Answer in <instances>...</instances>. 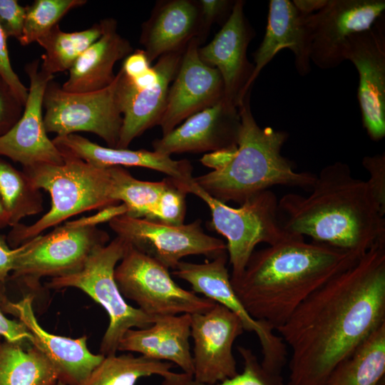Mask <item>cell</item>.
Returning <instances> with one entry per match:
<instances>
[{
  "mask_svg": "<svg viewBox=\"0 0 385 385\" xmlns=\"http://www.w3.org/2000/svg\"><path fill=\"white\" fill-rule=\"evenodd\" d=\"M58 381L53 365L38 347L0 337V385H56Z\"/></svg>",
  "mask_w": 385,
  "mask_h": 385,
  "instance_id": "obj_27",
  "label": "cell"
},
{
  "mask_svg": "<svg viewBox=\"0 0 385 385\" xmlns=\"http://www.w3.org/2000/svg\"><path fill=\"white\" fill-rule=\"evenodd\" d=\"M378 385H384V381H383V382L381 381L380 383L378 384Z\"/></svg>",
  "mask_w": 385,
  "mask_h": 385,
  "instance_id": "obj_47",
  "label": "cell"
},
{
  "mask_svg": "<svg viewBox=\"0 0 385 385\" xmlns=\"http://www.w3.org/2000/svg\"><path fill=\"white\" fill-rule=\"evenodd\" d=\"M26 18V6L16 0H0V27L6 38L22 37Z\"/></svg>",
  "mask_w": 385,
  "mask_h": 385,
  "instance_id": "obj_36",
  "label": "cell"
},
{
  "mask_svg": "<svg viewBox=\"0 0 385 385\" xmlns=\"http://www.w3.org/2000/svg\"><path fill=\"white\" fill-rule=\"evenodd\" d=\"M126 212L125 205L120 202L101 209L95 215L82 217L73 221H67L66 223L75 227H97L98 224L109 222L113 218L125 215Z\"/></svg>",
  "mask_w": 385,
  "mask_h": 385,
  "instance_id": "obj_42",
  "label": "cell"
},
{
  "mask_svg": "<svg viewBox=\"0 0 385 385\" xmlns=\"http://www.w3.org/2000/svg\"><path fill=\"white\" fill-rule=\"evenodd\" d=\"M26 246V243H24L16 248H11L6 235L0 234V292H5V283L9 273L13 271L16 259Z\"/></svg>",
  "mask_w": 385,
  "mask_h": 385,
  "instance_id": "obj_41",
  "label": "cell"
},
{
  "mask_svg": "<svg viewBox=\"0 0 385 385\" xmlns=\"http://www.w3.org/2000/svg\"><path fill=\"white\" fill-rule=\"evenodd\" d=\"M344 59L359 74L358 101L362 122L370 138L385 136V19L381 16L368 29L351 36Z\"/></svg>",
  "mask_w": 385,
  "mask_h": 385,
  "instance_id": "obj_14",
  "label": "cell"
},
{
  "mask_svg": "<svg viewBox=\"0 0 385 385\" xmlns=\"http://www.w3.org/2000/svg\"><path fill=\"white\" fill-rule=\"evenodd\" d=\"M251 91L240 102L237 148L220 168L193 178L194 183L216 200L241 205L248 198L274 185L312 188L316 175L297 172L281 153L288 133L260 127L250 107Z\"/></svg>",
  "mask_w": 385,
  "mask_h": 385,
  "instance_id": "obj_4",
  "label": "cell"
},
{
  "mask_svg": "<svg viewBox=\"0 0 385 385\" xmlns=\"http://www.w3.org/2000/svg\"><path fill=\"white\" fill-rule=\"evenodd\" d=\"M244 4L242 0L235 1L221 29L208 44L198 50L200 58L220 72L224 84V101L237 108L251 91L247 90V86L254 71V64L247 56L254 32L244 14Z\"/></svg>",
  "mask_w": 385,
  "mask_h": 385,
  "instance_id": "obj_19",
  "label": "cell"
},
{
  "mask_svg": "<svg viewBox=\"0 0 385 385\" xmlns=\"http://www.w3.org/2000/svg\"><path fill=\"white\" fill-rule=\"evenodd\" d=\"M101 37L77 58L61 88L68 93H86L103 89L115 78V63L133 52L130 43L117 31L116 20L100 21Z\"/></svg>",
  "mask_w": 385,
  "mask_h": 385,
  "instance_id": "obj_26",
  "label": "cell"
},
{
  "mask_svg": "<svg viewBox=\"0 0 385 385\" xmlns=\"http://www.w3.org/2000/svg\"><path fill=\"white\" fill-rule=\"evenodd\" d=\"M200 11L198 2L162 1L142 25L140 42L150 63L161 56L185 48L198 38Z\"/></svg>",
  "mask_w": 385,
  "mask_h": 385,
  "instance_id": "obj_25",
  "label": "cell"
},
{
  "mask_svg": "<svg viewBox=\"0 0 385 385\" xmlns=\"http://www.w3.org/2000/svg\"><path fill=\"white\" fill-rule=\"evenodd\" d=\"M238 108L224 99L195 113L178 127L153 142V150L171 156L184 153L215 152L237 147Z\"/></svg>",
  "mask_w": 385,
  "mask_h": 385,
  "instance_id": "obj_21",
  "label": "cell"
},
{
  "mask_svg": "<svg viewBox=\"0 0 385 385\" xmlns=\"http://www.w3.org/2000/svg\"><path fill=\"white\" fill-rule=\"evenodd\" d=\"M103 33L100 22L90 28L74 32H65L58 24L36 42L45 50L41 56L40 70L47 75L69 71L77 58Z\"/></svg>",
  "mask_w": 385,
  "mask_h": 385,
  "instance_id": "obj_30",
  "label": "cell"
},
{
  "mask_svg": "<svg viewBox=\"0 0 385 385\" xmlns=\"http://www.w3.org/2000/svg\"><path fill=\"white\" fill-rule=\"evenodd\" d=\"M385 323V239L310 294L275 330L291 349L287 385H327Z\"/></svg>",
  "mask_w": 385,
  "mask_h": 385,
  "instance_id": "obj_1",
  "label": "cell"
},
{
  "mask_svg": "<svg viewBox=\"0 0 385 385\" xmlns=\"http://www.w3.org/2000/svg\"><path fill=\"white\" fill-rule=\"evenodd\" d=\"M228 257L223 253L211 261L192 263L180 261L172 274L188 282L192 291L204 295L235 314L241 320L245 331L254 332L262 349L263 369L279 382L282 383V372L287 361V346L282 339L274 333V328L263 322L254 319L237 296L227 267Z\"/></svg>",
  "mask_w": 385,
  "mask_h": 385,
  "instance_id": "obj_11",
  "label": "cell"
},
{
  "mask_svg": "<svg viewBox=\"0 0 385 385\" xmlns=\"http://www.w3.org/2000/svg\"><path fill=\"white\" fill-rule=\"evenodd\" d=\"M33 301L31 293L17 302L10 301L5 294L0 295L3 312L14 315L26 327L33 337L31 344L49 359L58 381L66 385H83L105 356L89 351L86 336L72 339L43 329L36 318Z\"/></svg>",
  "mask_w": 385,
  "mask_h": 385,
  "instance_id": "obj_20",
  "label": "cell"
},
{
  "mask_svg": "<svg viewBox=\"0 0 385 385\" xmlns=\"http://www.w3.org/2000/svg\"><path fill=\"white\" fill-rule=\"evenodd\" d=\"M234 2L227 0H201L198 1L200 11V28L197 38L200 43L205 39L211 25L227 11H231Z\"/></svg>",
  "mask_w": 385,
  "mask_h": 385,
  "instance_id": "obj_38",
  "label": "cell"
},
{
  "mask_svg": "<svg viewBox=\"0 0 385 385\" xmlns=\"http://www.w3.org/2000/svg\"><path fill=\"white\" fill-rule=\"evenodd\" d=\"M361 256L289 234L254 251L242 276L231 281L249 314L274 329L314 292Z\"/></svg>",
  "mask_w": 385,
  "mask_h": 385,
  "instance_id": "obj_2",
  "label": "cell"
},
{
  "mask_svg": "<svg viewBox=\"0 0 385 385\" xmlns=\"http://www.w3.org/2000/svg\"></svg>",
  "mask_w": 385,
  "mask_h": 385,
  "instance_id": "obj_48",
  "label": "cell"
},
{
  "mask_svg": "<svg viewBox=\"0 0 385 385\" xmlns=\"http://www.w3.org/2000/svg\"><path fill=\"white\" fill-rule=\"evenodd\" d=\"M200 43L197 37L189 41L170 86L166 106L158 123L163 135L183 120L224 98L222 76L217 69L200 58Z\"/></svg>",
  "mask_w": 385,
  "mask_h": 385,
  "instance_id": "obj_17",
  "label": "cell"
},
{
  "mask_svg": "<svg viewBox=\"0 0 385 385\" xmlns=\"http://www.w3.org/2000/svg\"><path fill=\"white\" fill-rule=\"evenodd\" d=\"M86 0H35L26 6L22 46L36 42L58 25L71 10L84 5Z\"/></svg>",
  "mask_w": 385,
  "mask_h": 385,
  "instance_id": "obj_33",
  "label": "cell"
},
{
  "mask_svg": "<svg viewBox=\"0 0 385 385\" xmlns=\"http://www.w3.org/2000/svg\"><path fill=\"white\" fill-rule=\"evenodd\" d=\"M362 165L369 174L366 180L381 207L385 210V155L384 153L363 158Z\"/></svg>",
  "mask_w": 385,
  "mask_h": 385,
  "instance_id": "obj_37",
  "label": "cell"
},
{
  "mask_svg": "<svg viewBox=\"0 0 385 385\" xmlns=\"http://www.w3.org/2000/svg\"><path fill=\"white\" fill-rule=\"evenodd\" d=\"M6 37L0 27V75L8 83L17 97L25 106L29 88H26L11 66Z\"/></svg>",
  "mask_w": 385,
  "mask_h": 385,
  "instance_id": "obj_39",
  "label": "cell"
},
{
  "mask_svg": "<svg viewBox=\"0 0 385 385\" xmlns=\"http://www.w3.org/2000/svg\"><path fill=\"white\" fill-rule=\"evenodd\" d=\"M175 365L133 354L105 356L83 385H135L142 378L160 376L166 379L174 374Z\"/></svg>",
  "mask_w": 385,
  "mask_h": 385,
  "instance_id": "obj_31",
  "label": "cell"
},
{
  "mask_svg": "<svg viewBox=\"0 0 385 385\" xmlns=\"http://www.w3.org/2000/svg\"><path fill=\"white\" fill-rule=\"evenodd\" d=\"M385 373V323L332 371L327 385H378Z\"/></svg>",
  "mask_w": 385,
  "mask_h": 385,
  "instance_id": "obj_28",
  "label": "cell"
},
{
  "mask_svg": "<svg viewBox=\"0 0 385 385\" xmlns=\"http://www.w3.org/2000/svg\"><path fill=\"white\" fill-rule=\"evenodd\" d=\"M277 212L287 233L309 236L359 256L385 239V210L366 180L354 177L342 162L323 168L307 196L284 195Z\"/></svg>",
  "mask_w": 385,
  "mask_h": 385,
  "instance_id": "obj_3",
  "label": "cell"
},
{
  "mask_svg": "<svg viewBox=\"0 0 385 385\" xmlns=\"http://www.w3.org/2000/svg\"><path fill=\"white\" fill-rule=\"evenodd\" d=\"M43 122L47 133L64 136L84 131L117 147L123 115L116 95V75L108 87L93 92L68 93L53 80L45 90Z\"/></svg>",
  "mask_w": 385,
  "mask_h": 385,
  "instance_id": "obj_10",
  "label": "cell"
},
{
  "mask_svg": "<svg viewBox=\"0 0 385 385\" xmlns=\"http://www.w3.org/2000/svg\"><path fill=\"white\" fill-rule=\"evenodd\" d=\"M289 0H271L265 35L254 53V71L247 86L251 90L260 71L282 49L294 54V65L300 76L311 71V32L308 16Z\"/></svg>",
  "mask_w": 385,
  "mask_h": 385,
  "instance_id": "obj_22",
  "label": "cell"
},
{
  "mask_svg": "<svg viewBox=\"0 0 385 385\" xmlns=\"http://www.w3.org/2000/svg\"><path fill=\"white\" fill-rule=\"evenodd\" d=\"M40 59L24 66L29 78L28 98L17 123L0 137V157H6L23 167L39 164L61 165L63 158L49 139L43 115V98L54 76L40 70Z\"/></svg>",
  "mask_w": 385,
  "mask_h": 385,
  "instance_id": "obj_16",
  "label": "cell"
},
{
  "mask_svg": "<svg viewBox=\"0 0 385 385\" xmlns=\"http://www.w3.org/2000/svg\"><path fill=\"white\" fill-rule=\"evenodd\" d=\"M56 385H66V384H64L63 383H62V382L60 381H58Z\"/></svg>",
  "mask_w": 385,
  "mask_h": 385,
  "instance_id": "obj_46",
  "label": "cell"
},
{
  "mask_svg": "<svg viewBox=\"0 0 385 385\" xmlns=\"http://www.w3.org/2000/svg\"><path fill=\"white\" fill-rule=\"evenodd\" d=\"M0 337L14 343L23 345L31 344L33 337L26 327L19 320L8 319L0 303Z\"/></svg>",
  "mask_w": 385,
  "mask_h": 385,
  "instance_id": "obj_40",
  "label": "cell"
},
{
  "mask_svg": "<svg viewBox=\"0 0 385 385\" xmlns=\"http://www.w3.org/2000/svg\"><path fill=\"white\" fill-rule=\"evenodd\" d=\"M108 241L109 235L97 227H75L65 222L25 242L9 279L37 291L41 277H61L80 271L90 255Z\"/></svg>",
  "mask_w": 385,
  "mask_h": 385,
  "instance_id": "obj_8",
  "label": "cell"
},
{
  "mask_svg": "<svg viewBox=\"0 0 385 385\" xmlns=\"http://www.w3.org/2000/svg\"><path fill=\"white\" fill-rule=\"evenodd\" d=\"M237 349L243 361V370L232 378L215 384H206L195 381L191 375L174 372L163 379L161 385H282L263 369L250 349L238 346Z\"/></svg>",
  "mask_w": 385,
  "mask_h": 385,
  "instance_id": "obj_34",
  "label": "cell"
},
{
  "mask_svg": "<svg viewBox=\"0 0 385 385\" xmlns=\"http://www.w3.org/2000/svg\"><path fill=\"white\" fill-rule=\"evenodd\" d=\"M52 140L63 155L78 158L99 168L137 166L155 170L183 184L186 191L194 178L189 160H174L154 150L103 147L75 133L56 136Z\"/></svg>",
  "mask_w": 385,
  "mask_h": 385,
  "instance_id": "obj_23",
  "label": "cell"
},
{
  "mask_svg": "<svg viewBox=\"0 0 385 385\" xmlns=\"http://www.w3.org/2000/svg\"><path fill=\"white\" fill-rule=\"evenodd\" d=\"M384 10V0H327L308 16L311 61L321 69L339 66L345 61L348 38L369 29Z\"/></svg>",
  "mask_w": 385,
  "mask_h": 385,
  "instance_id": "obj_13",
  "label": "cell"
},
{
  "mask_svg": "<svg viewBox=\"0 0 385 385\" xmlns=\"http://www.w3.org/2000/svg\"><path fill=\"white\" fill-rule=\"evenodd\" d=\"M8 226H9V217L3 206L0 197V230L4 229Z\"/></svg>",
  "mask_w": 385,
  "mask_h": 385,
  "instance_id": "obj_45",
  "label": "cell"
},
{
  "mask_svg": "<svg viewBox=\"0 0 385 385\" xmlns=\"http://www.w3.org/2000/svg\"><path fill=\"white\" fill-rule=\"evenodd\" d=\"M150 67L145 51L143 49H138L124 58L120 69L127 76L134 78L145 73Z\"/></svg>",
  "mask_w": 385,
  "mask_h": 385,
  "instance_id": "obj_43",
  "label": "cell"
},
{
  "mask_svg": "<svg viewBox=\"0 0 385 385\" xmlns=\"http://www.w3.org/2000/svg\"><path fill=\"white\" fill-rule=\"evenodd\" d=\"M0 197L8 215L9 227H14L29 216L43 210L41 190L35 187L27 175L0 157Z\"/></svg>",
  "mask_w": 385,
  "mask_h": 385,
  "instance_id": "obj_32",
  "label": "cell"
},
{
  "mask_svg": "<svg viewBox=\"0 0 385 385\" xmlns=\"http://www.w3.org/2000/svg\"><path fill=\"white\" fill-rule=\"evenodd\" d=\"M114 277L123 297L152 317L205 312L216 303L179 286L168 268L129 243Z\"/></svg>",
  "mask_w": 385,
  "mask_h": 385,
  "instance_id": "obj_9",
  "label": "cell"
},
{
  "mask_svg": "<svg viewBox=\"0 0 385 385\" xmlns=\"http://www.w3.org/2000/svg\"><path fill=\"white\" fill-rule=\"evenodd\" d=\"M187 191L207 205L212 216L211 227L227 240L231 281L242 276L258 244L272 245L288 235L279 221L277 197L270 190L248 198L239 207H232L211 197L193 179Z\"/></svg>",
  "mask_w": 385,
  "mask_h": 385,
  "instance_id": "obj_7",
  "label": "cell"
},
{
  "mask_svg": "<svg viewBox=\"0 0 385 385\" xmlns=\"http://www.w3.org/2000/svg\"><path fill=\"white\" fill-rule=\"evenodd\" d=\"M24 109V104L0 75V137L17 123Z\"/></svg>",
  "mask_w": 385,
  "mask_h": 385,
  "instance_id": "obj_35",
  "label": "cell"
},
{
  "mask_svg": "<svg viewBox=\"0 0 385 385\" xmlns=\"http://www.w3.org/2000/svg\"><path fill=\"white\" fill-rule=\"evenodd\" d=\"M327 2V0H294L292 1L299 11L306 14H312L314 11H318Z\"/></svg>",
  "mask_w": 385,
  "mask_h": 385,
  "instance_id": "obj_44",
  "label": "cell"
},
{
  "mask_svg": "<svg viewBox=\"0 0 385 385\" xmlns=\"http://www.w3.org/2000/svg\"><path fill=\"white\" fill-rule=\"evenodd\" d=\"M128 242L116 236L96 249L83 268L73 274L51 278L50 289L75 287L81 289L104 308L108 314V327L102 338L99 352L104 356L116 354L124 334L130 329H145L155 318L128 304L121 294L114 277L117 263L124 256Z\"/></svg>",
  "mask_w": 385,
  "mask_h": 385,
  "instance_id": "obj_6",
  "label": "cell"
},
{
  "mask_svg": "<svg viewBox=\"0 0 385 385\" xmlns=\"http://www.w3.org/2000/svg\"><path fill=\"white\" fill-rule=\"evenodd\" d=\"M111 168L114 197L125 205V215L156 221L164 197L174 185L175 179L168 177L159 182L144 181L135 178L121 166Z\"/></svg>",
  "mask_w": 385,
  "mask_h": 385,
  "instance_id": "obj_29",
  "label": "cell"
},
{
  "mask_svg": "<svg viewBox=\"0 0 385 385\" xmlns=\"http://www.w3.org/2000/svg\"><path fill=\"white\" fill-rule=\"evenodd\" d=\"M190 323V314L157 317L147 328L128 329L118 351L137 352L151 359L168 361L192 376Z\"/></svg>",
  "mask_w": 385,
  "mask_h": 385,
  "instance_id": "obj_24",
  "label": "cell"
},
{
  "mask_svg": "<svg viewBox=\"0 0 385 385\" xmlns=\"http://www.w3.org/2000/svg\"><path fill=\"white\" fill-rule=\"evenodd\" d=\"M63 158L61 165L23 167L31 183L50 194L51 202L50 210L33 224L19 223L11 227L6 235L11 248L19 247L73 216L120 203L114 197L111 167L99 168L78 158Z\"/></svg>",
  "mask_w": 385,
  "mask_h": 385,
  "instance_id": "obj_5",
  "label": "cell"
},
{
  "mask_svg": "<svg viewBox=\"0 0 385 385\" xmlns=\"http://www.w3.org/2000/svg\"><path fill=\"white\" fill-rule=\"evenodd\" d=\"M108 224L116 236L168 270H174L187 256L204 255L212 260L227 252L225 242L206 234L200 220L173 225L122 215Z\"/></svg>",
  "mask_w": 385,
  "mask_h": 385,
  "instance_id": "obj_12",
  "label": "cell"
},
{
  "mask_svg": "<svg viewBox=\"0 0 385 385\" xmlns=\"http://www.w3.org/2000/svg\"><path fill=\"white\" fill-rule=\"evenodd\" d=\"M185 48L158 58L155 66L159 72V79L149 87L138 88L121 69L118 72L116 95L123 124L116 148H128L135 138L158 125L166 106L170 83L180 67Z\"/></svg>",
  "mask_w": 385,
  "mask_h": 385,
  "instance_id": "obj_18",
  "label": "cell"
},
{
  "mask_svg": "<svg viewBox=\"0 0 385 385\" xmlns=\"http://www.w3.org/2000/svg\"><path fill=\"white\" fill-rule=\"evenodd\" d=\"M244 332L240 318L218 303L205 312L191 314L193 379L215 384L236 376L232 348Z\"/></svg>",
  "mask_w": 385,
  "mask_h": 385,
  "instance_id": "obj_15",
  "label": "cell"
}]
</instances>
